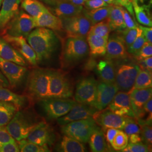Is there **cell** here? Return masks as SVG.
<instances>
[{
    "label": "cell",
    "mask_w": 152,
    "mask_h": 152,
    "mask_svg": "<svg viewBox=\"0 0 152 152\" xmlns=\"http://www.w3.org/2000/svg\"><path fill=\"white\" fill-rule=\"evenodd\" d=\"M135 1L136 0H115L114 5L124 7L129 12L131 15L134 16V12L133 10L132 3Z\"/></svg>",
    "instance_id": "cell-48"
},
{
    "label": "cell",
    "mask_w": 152,
    "mask_h": 152,
    "mask_svg": "<svg viewBox=\"0 0 152 152\" xmlns=\"http://www.w3.org/2000/svg\"><path fill=\"white\" fill-rule=\"evenodd\" d=\"M73 89L65 76L59 72L50 71L48 98H71Z\"/></svg>",
    "instance_id": "cell-9"
},
{
    "label": "cell",
    "mask_w": 152,
    "mask_h": 152,
    "mask_svg": "<svg viewBox=\"0 0 152 152\" xmlns=\"http://www.w3.org/2000/svg\"><path fill=\"white\" fill-rule=\"evenodd\" d=\"M123 130L128 136L134 134H141V129L139 124L133 118L129 117H126V122Z\"/></svg>",
    "instance_id": "cell-40"
},
{
    "label": "cell",
    "mask_w": 152,
    "mask_h": 152,
    "mask_svg": "<svg viewBox=\"0 0 152 152\" xmlns=\"http://www.w3.org/2000/svg\"><path fill=\"white\" fill-rule=\"evenodd\" d=\"M108 20L107 18L103 21L92 25L89 30V33L95 34L98 36L108 38L109 33L111 32Z\"/></svg>",
    "instance_id": "cell-36"
},
{
    "label": "cell",
    "mask_w": 152,
    "mask_h": 152,
    "mask_svg": "<svg viewBox=\"0 0 152 152\" xmlns=\"http://www.w3.org/2000/svg\"><path fill=\"white\" fill-rule=\"evenodd\" d=\"M108 38H104L88 33L87 44L90 54L93 56H104L106 54Z\"/></svg>",
    "instance_id": "cell-25"
},
{
    "label": "cell",
    "mask_w": 152,
    "mask_h": 152,
    "mask_svg": "<svg viewBox=\"0 0 152 152\" xmlns=\"http://www.w3.org/2000/svg\"><path fill=\"white\" fill-rule=\"evenodd\" d=\"M88 53L86 39L66 37L62 43L61 64L64 66L73 65L85 58Z\"/></svg>",
    "instance_id": "cell-2"
},
{
    "label": "cell",
    "mask_w": 152,
    "mask_h": 152,
    "mask_svg": "<svg viewBox=\"0 0 152 152\" xmlns=\"http://www.w3.org/2000/svg\"><path fill=\"white\" fill-rule=\"evenodd\" d=\"M146 39L145 37L144 36L142 30L138 34L137 37H136L135 40L134 41V42L131 45L130 47L127 49L128 53L132 55L136 54L141 49L143 45L146 42Z\"/></svg>",
    "instance_id": "cell-41"
},
{
    "label": "cell",
    "mask_w": 152,
    "mask_h": 152,
    "mask_svg": "<svg viewBox=\"0 0 152 152\" xmlns=\"http://www.w3.org/2000/svg\"><path fill=\"white\" fill-rule=\"evenodd\" d=\"M20 2L21 0H3L0 10V29H3L19 12Z\"/></svg>",
    "instance_id": "cell-23"
},
{
    "label": "cell",
    "mask_w": 152,
    "mask_h": 152,
    "mask_svg": "<svg viewBox=\"0 0 152 152\" xmlns=\"http://www.w3.org/2000/svg\"><path fill=\"white\" fill-rule=\"evenodd\" d=\"M140 68L132 63H123L116 68L115 83L122 91H130L134 86Z\"/></svg>",
    "instance_id": "cell-10"
},
{
    "label": "cell",
    "mask_w": 152,
    "mask_h": 152,
    "mask_svg": "<svg viewBox=\"0 0 152 152\" xmlns=\"http://www.w3.org/2000/svg\"><path fill=\"white\" fill-rule=\"evenodd\" d=\"M76 103L69 98H48L41 99V105L49 118L58 119L67 114Z\"/></svg>",
    "instance_id": "cell-8"
},
{
    "label": "cell",
    "mask_w": 152,
    "mask_h": 152,
    "mask_svg": "<svg viewBox=\"0 0 152 152\" xmlns=\"http://www.w3.org/2000/svg\"><path fill=\"white\" fill-rule=\"evenodd\" d=\"M98 84V82L93 77L82 79L76 87L75 95L76 102L94 107L96 98Z\"/></svg>",
    "instance_id": "cell-11"
},
{
    "label": "cell",
    "mask_w": 152,
    "mask_h": 152,
    "mask_svg": "<svg viewBox=\"0 0 152 152\" xmlns=\"http://www.w3.org/2000/svg\"><path fill=\"white\" fill-rule=\"evenodd\" d=\"M108 109L114 113L121 116L135 118L131 104L129 92H117Z\"/></svg>",
    "instance_id": "cell-18"
},
{
    "label": "cell",
    "mask_w": 152,
    "mask_h": 152,
    "mask_svg": "<svg viewBox=\"0 0 152 152\" xmlns=\"http://www.w3.org/2000/svg\"><path fill=\"white\" fill-rule=\"evenodd\" d=\"M150 151V148L145 144L142 142L136 143H129L122 152H148Z\"/></svg>",
    "instance_id": "cell-42"
},
{
    "label": "cell",
    "mask_w": 152,
    "mask_h": 152,
    "mask_svg": "<svg viewBox=\"0 0 152 152\" xmlns=\"http://www.w3.org/2000/svg\"><path fill=\"white\" fill-rule=\"evenodd\" d=\"M0 101L12 104L19 110L27 105L28 99L24 95L16 94L5 87H0Z\"/></svg>",
    "instance_id": "cell-29"
},
{
    "label": "cell",
    "mask_w": 152,
    "mask_h": 152,
    "mask_svg": "<svg viewBox=\"0 0 152 152\" xmlns=\"http://www.w3.org/2000/svg\"><path fill=\"white\" fill-rule=\"evenodd\" d=\"M88 142L92 152H104L108 151V145L104 136L103 131L99 127H98L92 132Z\"/></svg>",
    "instance_id": "cell-28"
},
{
    "label": "cell",
    "mask_w": 152,
    "mask_h": 152,
    "mask_svg": "<svg viewBox=\"0 0 152 152\" xmlns=\"http://www.w3.org/2000/svg\"><path fill=\"white\" fill-rule=\"evenodd\" d=\"M26 139L39 145L49 147L54 144L55 135L49 125L45 122H41L31 131Z\"/></svg>",
    "instance_id": "cell-14"
},
{
    "label": "cell",
    "mask_w": 152,
    "mask_h": 152,
    "mask_svg": "<svg viewBox=\"0 0 152 152\" xmlns=\"http://www.w3.org/2000/svg\"><path fill=\"white\" fill-rule=\"evenodd\" d=\"M136 59L139 61L152 56V44L145 42L139 52L135 55Z\"/></svg>",
    "instance_id": "cell-43"
},
{
    "label": "cell",
    "mask_w": 152,
    "mask_h": 152,
    "mask_svg": "<svg viewBox=\"0 0 152 152\" xmlns=\"http://www.w3.org/2000/svg\"><path fill=\"white\" fill-rule=\"evenodd\" d=\"M130 143H136L142 141L140 134H134L129 136Z\"/></svg>",
    "instance_id": "cell-53"
},
{
    "label": "cell",
    "mask_w": 152,
    "mask_h": 152,
    "mask_svg": "<svg viewBox=\"0 0 152 152\" xmlns=\"http://www.w3.org/2000/svg\"><path fill=\"white\" fill-rule=\"evenodd\" d=\"M141 68L145 69V70L152 72V57L149 56L145 58L143 60L140 61Z\"/></svg>",
    "instance_id": "cell-51"
},
{
    "label": "cell",
    "mask_w": 152,
    "mask_h": 152,
    "mask_svg": "<svg viewBox=\"0 0 152 152\" xmlns=\"http://www.w3.org/2000/svg\"><path fill=\"white\" fill-rule=\"evenodd\" d=\"M98 124L92 118L80 120L62 125L63 134L83 143L88 141L92 132L98 128Z\"/></svg>",
    "instance_id": "cell-3"
},
{
    "label": "cell",
    "mask_w": 152,
    "mask_h": 152,
    "mask_svg": "<svg viewBox=\"0 0 152 152\" xmlns=\"http://www.w3.org/2000/svg\"><path fill=\"white\" fill-rule=\"evenodd\" d=\"M108 60L123 59L128 56V52L125 44L119 35H114L108 38L105 54Z\"/></svg>",
    "instance_id": "cell-21"
},
{
    "label": "cell",
    "mask_w": 152,
    "mask_h": 152,
    "mask_svg": "<svg viewBox=\"0 0 152 152\" xmlns=\"http://www.w3.org/2000/svg\"><path fill=\"white\" fill-rule=\"evenodd\" d=\"M97 111L93 107L77 102L67 114L58 119V122L62 126L78 120L90 118Z\"/></svg>",
    "instance_id": "cell-17"
},
{
    "label": "cell",
    "mask_w": 152,
    "mask_h": 152,
    "mask_svg": "<svg viewBox=\"0 0 152 152\" xmlns=\"http://www.w3.org/2000/svg\"><path fill=\"white\" fill-rule=\"evenodd\" d=\"M152 73L145 69L140 70L136 76L134 86L132 88L142 89L152 87Z\"/></svg>",
    "instance_id": "cell-35"
},
{
    "label": "cell",
    "mask_w": 152,
    "mask_h": 152,
    "mask_svg": "<svg viewBox=\"0 0 152 152\" xmlns=\"http://www.w3.org/2000/svg\"><path fill=\"white\" fill-rule=\"evenodd\" d=\"M50 71L37 69L32 71L28 77V92L35 98L43 99L48 98Z\"/></svg>",
    "instance_id": "cell-6"
},
{
    "label": "cell",
    "mask_w": 152,
    "mask_h": 152,
    "mask_svg": "<svg viewBox=\"0 0 152 152\" xmlns=\"http://www.w3.org/2000/svg\"><path fill=\"white\" fill-rule=\"evenodd\" d=\"M119 89L115 83L102 81L98 83L95 103L94 107L98 111L106 108Z\"/></svg>",
    "instance_id": "cell-16"
},
{
    "label": "cell",
    "mask_w": 152,
    "mask_h": 152,
    "mask_svg": "<svg viewBox=\"0 0 152 152\" xmlns=\"http://www.w3.org/2000/svg\"><path fill=\"white\" fill-rule=\"evenodd\" d=\"M34 19L35 27L46 28L54 31L63 29L62 20L48 9Z\"/></svg>",
    "instance_id": "cell-22"
},
{
    "label": "cell",
    "mask_w": 152,
    "mask_h": 152,
    "mask_svg": "<svg viewBox=\"0 0 152 152\" xmlns=\"http://www.w3.org/2000/svg\"><path fill=\"white\" fill-rule=\"evenodd\" d=\"M34 28V19L32 16L24 11H19L3 29V34L27 37Z\"/></svg>",
    "instance_id": "cell-5"
},
{
    "label": "cell",
    "mask_w": 152,
    "mask_h": 152,
    "mask_svg": "<svg viewBox=\"0 0 152 152\" xmlns=\"http://www.w3.org/2000/svg\"><path fill=\"white\" fill-rule=\"evenodd\" d=\"M123 7L116 5H112V7L108 18H107L111 31H121L125 29Z\"/></svg>",
    "instance_id": "cell-27"
},
{
    "label": "cell",
    "mask_w": 152,
    "mask_h": 152,
    "mask_svg": "<svg viewBox=\"0 0 152 152\" xmlns=\"http://www.w3.org/2000/svg\"><path fill=\"white\" fill-rule=\"evenodd\" d=\"M103 1L109 5H114L115 4V0H103Z\"/></svg>",
    "instance_id": "cell-56"
},
{
    "label": "cell",
    "mask_w": 152,
    "mask_h": 152,
    "mask_svg": "<svg viewBox=\"0 0 152 152\" xmlns=\"http://www.w3.org/2000/svg\"><path fill=\"white\" fill-rule=\"evenodd\" d=\"M133 10L135 14L137 20L142 25L152 27V14L151 13V6L141 5L134 1L132 3Z\"/></svg>",
    "instance_id": "cell-31"
},
{
    "label": "cell",
    "mask_w": 152,
    "mask_h": 152,
    "mask_svg": "<svg viewBox=\"0 0 152 152\" xmlns=\"http://www.w3.org/2000/svg\"><path fill=\"white\" fill-rule=\"evenodd\" d=\"M111 7L112 5H109L107 6L91 10L83 9V11L90 19L92 26L108 18L110 12Z\"/></svg>",
    "instance_id": "cell-32"
},
{
    "label": "cell",
    "mask_w": 152,
    "mask_h": 152,
    "mask_svg": "<svg viewBox=\"0 0 152 152\" xmlns=\"http://www.w3.org/2000/svg\"><path fill=\"white\" fill-rule=\"evenodd\" d=\"M0 70L8 80L10 86L15 87L24 79L27 69L24 66L0 58Z\"/></svg>",
    "instance_id": "cell-13"
},
{
    "label": "cell",
    "mask_w": 152,
    "mask_h": 152,
    "mask_svg": "<svg viewBox=\"0 0 152 152\" xmlns=\"http://www.w3.org/2000/svg\"><path fill=\"white\" fill-rule=\"evenodd\" d=\"M28 44L37 55V62L49 59L56 49L58 39L55 33L46 28H37L27 37Z\"/></svg>",
    "instance_id": "cell-1"
},
{
    "label": "cell",
    "mask_w": 152,
    "mask_h": 152,
    "mask_svg": "<svg viewBox=\"0 0 152 152\" xmlns=\"http://www.w3.org/2000/svg\"><path fill=\"white\" fill-rule=\"evenodd\" d=\"M20 152H48L50 149L46 145H39L32 142L28 141L26 139L18 141Z\"/></svg>",
    "instance_id": "cell-37"
},
{
    "label": "cell",
    "mask_w": 152,
    "mask_h": 152,
    "mask_svg": "<svg viewBox=\"0 0 152 152\" xmlns=\"http://www.w3.org/2000/svg\"><path fill=\"white\" fill-rule=\"evenodd\" d=\"M20 149L16 141L7 142L0 146V152H19Z\"/></svg>",
    "instance_id": "cell-46"
},
{
    "label": "cell",
    "mask_w": 152,
    "mask_h": 152,
    "mask_svg": "<svg viewBox=\"0 0 152 152\" xmlns=\"http://www.w3.org/2000/svg\"><path fill=\"white\" fill-rule=\"evenodd\" d=\"M2 1H3V0H0V7H1V4H2Z\"/></svg>",
    "instance_id": "cell-57"
},
{
    "label": "cell",
    "mask_w": 152,
    "mask_h": 152,
    "mask_svg": "<svg viewBox=\"0 0 152 152\" xmlns=\"http://www.w3.org/2000/svg\"><path fill=\"white\" fill-rule=\"evenodd\" d=\"M21 7L28 14L36 18L48 8L39 0H22Z\"/></svg>",
    "instance_id": "cell-34"
},
{
    "label": "cell",
    "mask_w": 152,
    "mask_h": 152,
    "mask_svg": "<svg viewBox=\"0 0 152 152\" xmlns=\"http://www.w3.org/2000/svg\"><path fill=\"white\" fill-rule=\"evenodd\" d=\"M3 38L22 55L31 65H37V55L29 44H28L25 37L23 36L14 37L5 34Z\"/></svg>",
    "instance_id": "cell-19"
},
{
    "label": "cell",
    "mask_w": 152,
    "mask_h": 152,
    "mask_svg": "<svg viewBox=\"0 0 152 152\" xmlns=\"http://www.w3.org/2000/svg\"><path fill=\"white\" fill-rule=\"evenodd\" d=\"M141 31L139 26L131 29L126 28L123 30L118 31L121 33V35L119 36L123 40L127 49L134 42Z\"/></svg>",
    "instance_id": "cell-38"
},
{
    "label": "cell",
    "mask_w": 152,
    "mask_h": 152,
    "mask_svg": "<svg viewBox=\"0 0 152 152\" xmlns=\"http://www.w3.org/2000/svg\"><path fill=\"white\" fill-rule=\"evenodd\" d=\"M83 5L87 10H91L107 6L109 4L104 2L103 0H86Z\"/></svg>",
    "instance_id": "cell-45"
},
{
    "label": "cell",
    "mask_w": 152,
    "mask_h": 152,
    "mask_svg": "<svg viewBox=\"0 0 152 152\" xmlns=\"http://www.w3.org/2000/svg\"><path fill=\"white\" fill-rule=\"evenodd\" d=\"M56 151L63 152H84L86 151V149L83 142L64 135L59 144L57 145Z\"/></svg>",
    "instance_id": "cell-30"
},
{
    "label": "cell",
    "mask_w": 152,
    "mask_h": 152,
    "mask_svg": "<svg viewBox=\"0 0 152 152\" xmlns=\"http://www.w3.org/2000/svg\"><path fill=\"white\" fill-rule=\"evenodd\" d=\"M141 133L142 141H144L145 144L148 147L152 146V130L151 126L150 125H143Z\"/></svg>",
    "instance_id": "cell-44"
},
{
    "label": "cell",
    "mask_w": 152,
    "mask_h": 152,
    "mask_svg": "<svg viewBox=\"0 0 152 152\" xmlns=\"http://www.w3.org/2000/svg\"><path fill=\"white\" fill-rule=\"evenodd\" d=\"M62 22L66 37L86 39L87 34L92 26L91 23L83 10L75 16L63 19Z\"/></svg>",
    "instance_id": "cell-7"
},
{
    "label": "cell",
    "mask_w": 152,
    "mask_h": 152,
    "mask_svg": "<svg viewBox=\"0 0 152 152\" xmlns=\"http://www.w3.org/2000/svg\"><path fill=\"white\" fill-rule=\"evenodd\" d=\"M139 27L142 30V34L145 37L147 42L152 44V27H146L145 26H139Z\"/></svg>",
    "instance_id": "cell-50"
},
{
    "label": "cell",
    "mask_w": 152,
    "mask_h": 152,
    "mask_svg": "<svg viewBox=\"0 0 152 152\" xmlns=\"http://www.w3.org/2000/svg\"><path fill=\"white\" fill-rule=\"evenodd\" d=\"M48 6V10L61 20L65 19L81 13L82 6L73 5L66 0H42Z\"/></svg>",
    "instance_id": "cell-12"
},
{
    "label": "cell",
    "mask_w": 152,
    "mask_h": 152,
    "mask_svg": "<svg viewBox=\"0 0 152 152\" xmlns=\"http://www.w3.org/2000/svg\"><path fill=\"white\" fill-rule=\"evenodd\" d=\"M129 144V136L124 131L120 130L114 137L111 146L115 151H122Z\"/></svg>",
    "instance_id": "cell-39"
},
{
    "label": "cell",
    "mask_w": 152,
    "mask_h": 152,
    "mask_svg": "<svg viewBox=\"0 0 152 152\" xmlns=\"http://www.w3.org/2000/svg\"><path fill=\"white\" fill-rule=\"evenodd\" d=\"M9 86L8 80L0 70V87H7Z\"/></svg>",
    "instance_id": "cell-54"
},
{
    "label": "cell",
    "mask_w": 152,
    "mask_h": 152,
    "mask_svg": "<svg viewBox=\"0 0 152 152\" xmlns=\"http://www.w3.org/2000/svg\"></svg>",
    "instance_id": "cell-58"
},
{
    "label": "cell",
    "mask_w": 152,
    "mask_h": 152,
    "mask_svg": "<svg viewBox=\"0 0 152 152\" xmlns=\"http://www.w3.org/2000/svg\"><path fill=\"white\" fill-rule=\"evenodd\" d=\"M38 123L33 121L27 113L18 110L5 128L11 136L19 141L27 139L31 131Z\"/></svg>",
    "instance_id": "cell-4"
},
{
    "label": "cell",
    "mask_w": 152,
    "mask_h": 152,
    "mask_svg": "<svg viewBox=\"0 0 152 152\" xmlns=\"http://www.w3.org/2000/svg\"><path fill=\"white\" fill-rule=\"evenodd\" d=\"M101 111H97L94 115L92 118L104 130L109 128L123 130L126 122L127 117L115 114L108 109Z\"/></svg>",
    "instance_id": "cell-15"
},
{
    "label": "cell",
    "mask_w": 152,
    "mask_h": 152,
    "mask_svg": "<svg viewBox=\"0 0 152 152\" xmlns=\"http://www.w3.org/2000/svg\"><path fill=\"white\" fill-rule=\"evenodd\" d=\"M122 11H123L124 19V21H125L126 28L131 29V28H133L137 27L136 23L134 21V20L132 19V16H131L130 14L129 13V12L127 11L124 7H123Z\"/></svg>",
    "instance_id": "cell-49"
},
{
    "label": "cell",
    "mask_w": 152,
    "mask_h": 152,
    "mask_svg": "<svg viewBox=\"0 0 152 152\" xmlns=\"http://www.w3.org/2000/svg\"><path fill=\"white\" fill-rule=\"evenodd\" d=\"M18 110L14 104L0 101V127L7 125Z\"/></svg>",
    "instance_id": "cell-33"
},
{
    "label": "cell",
    "mask_w": 152,
    "mask_h": 152,
    "mask_svg": "<svg viewBox=\"0 0 152 152\" xmlns=\"http://www.w3.org/2000/svg\"><path fill=\"white\" fill-rule=\"evenodd\" d=\"M129 92L131 107L137 118L140 114L144 104L152 98V87L142 89L132 88Z\"/></svg>",
    "instance_id": "cell-20"
},
{
    "label": "cell",
    "mask_w": 152,
    "mask_h": 152,
    "mask_svg": "<svg viewBox=\"0 0 152 152\" xmlns=\"http://www.w3.org/2000/svg\"><path fill=\"white\" fill-rule=\"evenodd\" d=\"M0 58L19 65L27 66L25 58L4 38L0 37Z\"/></svg>",
    "instance_id": "cell-24"
},
{
    "label": "cell",
    "mask_w": 152,
    "mask_h": 152,
    "mask_svg": "<svg viewBox=\"0 0 152 152\" xmlns=\"http://www.w3.org/2000/svg\"><path fill=\"white\" fill-rule=\"evenodd\" d=\"M120 130L114 129V128H109L107 129V133H106V140L108 143L111 144L112 142L113 141L117 132L119 131Z\"/></svg>",
    "instance_id": "cell-52"
},
{
    "label": "cell",
    "mask_w": 152,
    "mask_h": 152,
    "mask_svg": "<svg viewBox=\"0 0 152 152\" xmlns=\"http://www.w3.org/2000/svg\"><path fill=\"white\" fill-rule=\"evenodd\" d=\"M71 4L77 6L83 5L86 0H66Z\"/></svg>",
    "instance_id": "cell-55"
},
{
    "label": "cell",
    "mask_w": 152,
    "mask_h": 152,
    "mask_svg": "<svg viewBox=\"0 0 152 152\" xmlns=\"http://www.w3.org/2000/svg\"><path fill=\"white\" fill-rule=\"evenodd\" d=\"M14 141H15V140L8 132L5 127H0V146Z\"/></svg>",
    "instance_id": "cell-47"
},
{
    "label": "cell",
    "mask_w": 152,
    "mask_h": 152,
    "mask_svg": "<svg viewBox=\"0 0 152 152\" xmlns=\"http://www.w3.org/2000/svg\"><path fill=\"white\" fill-rule=\"evenodd\" d=\"M96 72L102 81L115 83L116 68L112 60L100 61L96 65Z\"/></svg>",
    "instance_id": "cell-26"
}]
</instances>
